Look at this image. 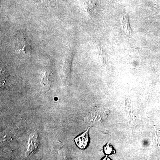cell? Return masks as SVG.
<instances>
[{
    "label": "cell",
    "mask_w": 160,
    "mask_h": 160,
    "mask_svg": "<svg viewBox=\"0 0 160 160\" xmlns=\"http://www.w3.org/2000/svg\"><path fill=\"white\" fill-rule=\"evenodd\" d=\"M85 5L87 12L91 14L92 10L94 9L95 5L92 3L91 0H86L85 1Z\"/></svg>",
    "instance_id": "obj_4"
},
{
    "label": "cell",
    "mask_w": 160,
    "mask_h": 160,
    "mask_svg": "<svg viewBox=\"0 0 160 160\" xmlns=\"http://www.w3.org/2000/svg\"><path fill=\"white\" fill-rule=\"evenodd\" d=\"M89 129L74 139L77 146L81 149H85L88 146L89 142Z\"/></svg>",
    "instance_id": "obj_1"
},
{
    "label": "cell",
    "mask_w": 160,
    "mask_h": 160,
    "mask_svg": "<svg viewBox=\"0 0 160 160\" xmlns=\"http://www.w3.org/2000/svg\"><path fill=\"white\" fill-rule=\"evenodd\" d=\"M121 24L122 28L124 32L128 35H130L132 33V30L129 24V18L127 14H124L122 15L121 19Z\"/></svg>",
    "instance_id": "obj_2"
},
{
    "label": "cell",
    "mask_w": 160,
    "mask_h": 160,
    "mask_svg": "<svg viewBox=\"0 0 160 160\" xmlns=\"http://www.w3.org/2000/svg\"><path fill=\"white\" fill-rule=\"evenodd\" d=\"M103 151L104 153L106 155H112L116 153V150L113 148V146H112L110 143H107L106 146H104Z\"/></svg>",
    "instance_id": "obj_3"
}]
</instances>
